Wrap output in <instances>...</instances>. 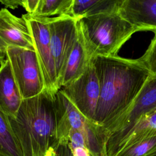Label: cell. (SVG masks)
<instances>
[{"instance_id": "obj_1", "label": "cell", "mask_w": 156, "mask_h": 156, "mask_svg": "<svg viewBox=\"0 0 156 156\" xmlns=\"http://www.w3.org/2000/svg\"><path fill=\"white\" fill-rule=\"evenodd\" d=\"M90 60L100 86L95 122L107 132L130 105L151 74L139 58H126L117 55L96 56Z\"/></svg>"}, {"instance_id": "obj_2", "label": "cell", "mask_w": 156, "mask_h": 156, "mask_svg": "<svg viewBox=\"0 0 156 156\" xmlns=\"http://www.w3.org/2000/svg\"><path fill=\"white\" fill-rule=\"evenodd\" d=\"M55 96L44 90L23 99L16 115L8 116L23 156H45L57 142Z\"/></svg>"}, {"instance_id": "obj_3", "label": "cell", "mask_w": 156, "mask_h": 156, "mask_svg": "<svg viewBox=\"0 0 156 156\" xmlns=\"http://www.w3.org/2000/svg\"><path fill=\"white\" fill-rule=\"evenodd\" d=\"M89 57L117 55L124 44L140 31L118 11L77 20Z\"/></svg>"}, {"instance_id": "obj_4", "label": "cell", "mask_w": 156, "mask_h": 156, "mask_svg": "<svg viewBox=\"0 0 156 156\" xmlns=\"http://www.w3.org/2000/svg\"><path fill=\"white\" fill-rule=\"evenodd\" d=\"M57 138L58 141H68V135L76 130L84 136L91 156H107L108 136L105 129L82 114L60 89L55 96Z\"/></svg>"}, {"instance_id": "obj_5", "label": "cell", "mask_w": 156, "mask_h": 156, "mask_svg": "<svg viewBox=\"0 0 156 156\" xmlns=\"http://www.w3.org/2000/svg\"><path fill=\"white\" fill-rule=\"evenodd\" d=\"M5 54L23 99L35 97L45 90L35 51L9 46L5 49Z\"/></svg>"}, {"instance_id": "obj_6", "label": "cell", "mask_w": 156, "mask_h": 156, "mask_svg": "<svg viewBox=\"0 0 156 156\" xmlns=\"http://www.w3.org/2000/svg\"><path fill=\"white\" fill-rule=\"evenodd\" d=\"M42 19L48 24L57 83L60 89L68 60L79 37L77 20L68 16Z\"/></svg>"}, {"instance_id": "obj_7", "label": "cell", "mask_w": 156, "mask_h": 156, "mask_svg": "<svg viewBox=\"0 0 156 156\" xmlns=\"http://www.w3.org/2000/svg\"><path fill=\"white\" fill-rule=\"evenodd\" d=\"M60 90L82 114L95 122L100 86L94 66L91 60L81 76Z\"/></svg>"}, {"instance_id": "obj_8", "label": "cell", "mask_w": 156, "mask_h": 156, "mask_svg": "<svg viewBox=\"0 0 156 156\" xmlns=\"http://www.w3.org/2000/svg\"><path fill=\"white\" fill-rule=\"evenodd\" d=\"M156 107V77L150 75L128 108L107 129V143L126 133L146 113Z\"/></svg>"}, {"instance_id": "obj_9", "label": "cell", "mask_w": 156, "mask_h": 156, "mask_svg": "<svg viewBox=\"0 0 156 156\" xmlns=\"http://www.w3.org/2000/svg\"><path fill=\"white\" fill-rule=\"evenodd\" d=\"M24 15L28 20L34 38L35 51L43 73L45 90L56 94L60 89L51 51L48 24L42 18H34L27 13Z\"/></svg>"}, {"instance_id": "obj_10", "label": "cell", "mask_w": 156, "mask_h": 156, "mask_svg": "<svg viewBox=\"0 0 156 156\" xmlns=\"http://www.w3.org/2000/svg\"><path fill=\"white\" fill-rule=\"evenodd\" d=\"M0 44L35 51L34 38L24 15L17 17L7 9L0 10Z\"/></svg>"}, {"instance_id": "obj_11", "label": "cell", "mask_w": 156, "mask_h": 156, "mask_svg": "<svg viewBox=\"0 0 156 156\" xmlns=\"http://www.w3.org/2000/svg\"><path fill=\"white\" fill-rule=\"evenodd\" d=\"M118 11L140 31H156V0H121Z\"/></svg>"}, {"instance_id": "obj_12", "label": "cell", "mask_w": 156, "mask_h": 156, "mask_svg": "<svg viewBox=\"0 0 156 156\" xmlns=\"http://www.w3.org/2000/svg\"><path fill=\"white\" fill-rule=\"evenodd\" d=\"M23 99L15 79L9 61L0 66V107L8 115H16Z\"/></svg>"}, {"instance_id": "obj_13", "label": "cell", "mask_w": 156, "mask_h": 156, "mask_svg": "<svg viewBox=\"0 0 156 156\" xmlns=\"http://www.w3.org/2000/svg\"><path fill=\"white\" fill-rule=\"evenodd\" d=\"M156 129V107L141 117L132 127L106 145L107 156H115L120 151Z\"/></svg>"}, {"instance_id": "obj_14", "label": "cell", "mask_w": 156, "mask_h": 156, "mask_svg": "<svg viewBox=\"0 0 156 156\" xmlns=\"http://www.w3.org/2000/svg\"><path fill=\"white\" fill-rule=\"evenodd\" d=\"M78 26L79 37L68 60L61 88L70 84L81 76L85 71L90 61L79 23Z\"/></svg>"}, {"instance_id": "obj_15", "label": "cell", "mask_w": 156, "mask_h": 156, "mask_svg": "<svg viewBox=\"0 0 156 156\" xmlns=\"http://www.w3.org/2000/svg\"><path fill=\"white\" fill-rule=\"evenodd\" d=\"M121 0H73L72 15L76 20L116 12Z\"/></svg>"}, {"instance_id": "obj_16", "label": "cell", "mask_w": 156, "mask_h": 156, "mask_svg": "<svg viewBox=\"0 0 156 156\" xmlns=\"http://www.w3.org/2000/svg\"><path fill=\"white\" fill-rule=\"evenodd\" d=\"M0 156H23L8 115L0 107Z\"/></svg>"}, {"instance_id": "obj_17", "label": "cell", "mask_w": 156, "mask_h": 156, "mask_svg": "<svg viewBox=\"0 0 156 156\" xmlns=\"http://www.w3.org/2000/svg\"><path fill=\"white\" fill-rule=\"evenodd\" d=\"M73 0H38L35 11L33 14L29 15L34 18H52L53 16H68L73 18Z\"/></svg>"}, {"instance_id": "obj_18", "label": "cell", "mask_w": 156, "mask_h": 156, "mask_svg": "<svg viewBox=\"0 0 156 156\" xmlns=\"http://www.w3.org/2000/svg\"><path fill=\"white\" fill-rule=\"evenodd\" d=\"M156 155V129L129 144L115 156H153Z\"/></svg>"}, {"instance_id": "obj_19", "label": "cell", "mask_w": 156, "mask_h": 156, "mask_svg": "<svg viewBox=\"0 0 156 156\" xmlns=\"http://www.w3.org/2000/svg\"><path fill=\"white\" fill-rule=\"evenodd\" d=\"M139 60L150 74L156 77V31L147 50Z\"/></svg>"}, {"instance_id": "obj_20", "label": "cell", "mask_w": 156, "mask_h": 156, "mask_svg": "<svg viewBox=\"0 0 156 156\" xmlns=\"http://www.w3.org/2000/svg\"><path fill=\"white\" fill-rule=\"evenodd\" d=\"M45 156H73L68 141H58L52 146Z\"/></svg>"}, {"instance_id": "obj_21", "label": "cell", "mask_w": 156, "mask_h": 156, "mask_svg": "<svg viewBox=\"0 0 156 156\" xmlns=\"http://www.w3.org/2000/svg\"><path fill=\"white\" fill-rule=\"evenodd\" d=\"M67 139L69 146L71 150L79 147H87L83 135L82 133L77 130H71L68 133Z\"/></svg>"}, {"instance_id": "obj_22", "label": "cell", "mask_w": 156, "mask_h": 156, "mask_svg": "<svg viewBox=\"0 0 156 156\" xmlns=\"http://www.w3.org/2000/svg\"><path fill=\"white\" fill-rule=\"evenodd\" d=\"M38 0H23V5L26 10L27 12V13L32 15L35 11Z\"/></svg>"}, {"instance_id": "obj_23", "label": "cell", "mask_w": 156, "mask_h": 156, "mask_svg": "<svg viewBox=\"0 0 156 156\" xmlns=\"http://www.w3.org/2000/svg\"><path fill=\"white\" fill-rule=\"evenodd\" d=\"M0 2L4 4L5 7L11 8V9H16L19 6L23 5V1L21 0H6V1H0Z\"/></svg>"}, {"instance_id": "obj_24", "label": "cell", "mask_w": 156, "mask_h": 156, "mask_svg": "<svg viewBox=\"0 0 156 156\" xmlns=\"http://www.w3.org/2000/svg\"><path fill=\"white\" fill-rule=\"evenodd\" d=\"M71 151L73 156H91L90 151L87 147H76Z\"/></svg>"}, {"instance_id": "obj_25", "label": "cell", "mask_w": 156, "mask_h": 156, "mask_svg": "<svg viewBox=\"0 0 156 156\" xmlns=\"http://www.w3.org/2000/svg\"><path fill=\"white\" fill-rule=\"evenodd\" d=\"M6 59L5 50L0 44V65H1Z\"/></svg>"}, {"instance_id": "obj_26", "label": "cell", "mask_w": 156, "mask_h": 156, "mask_svg": "<svg viewBox=\"0 0 156 156\" xmlns=\"http://www.w3.org/2000/svg\"><path fill=\"white\" fill-rule=\"evenodd\" d=\"M153 156H156V155H153Z\"/></svg>"}]
</instances>
